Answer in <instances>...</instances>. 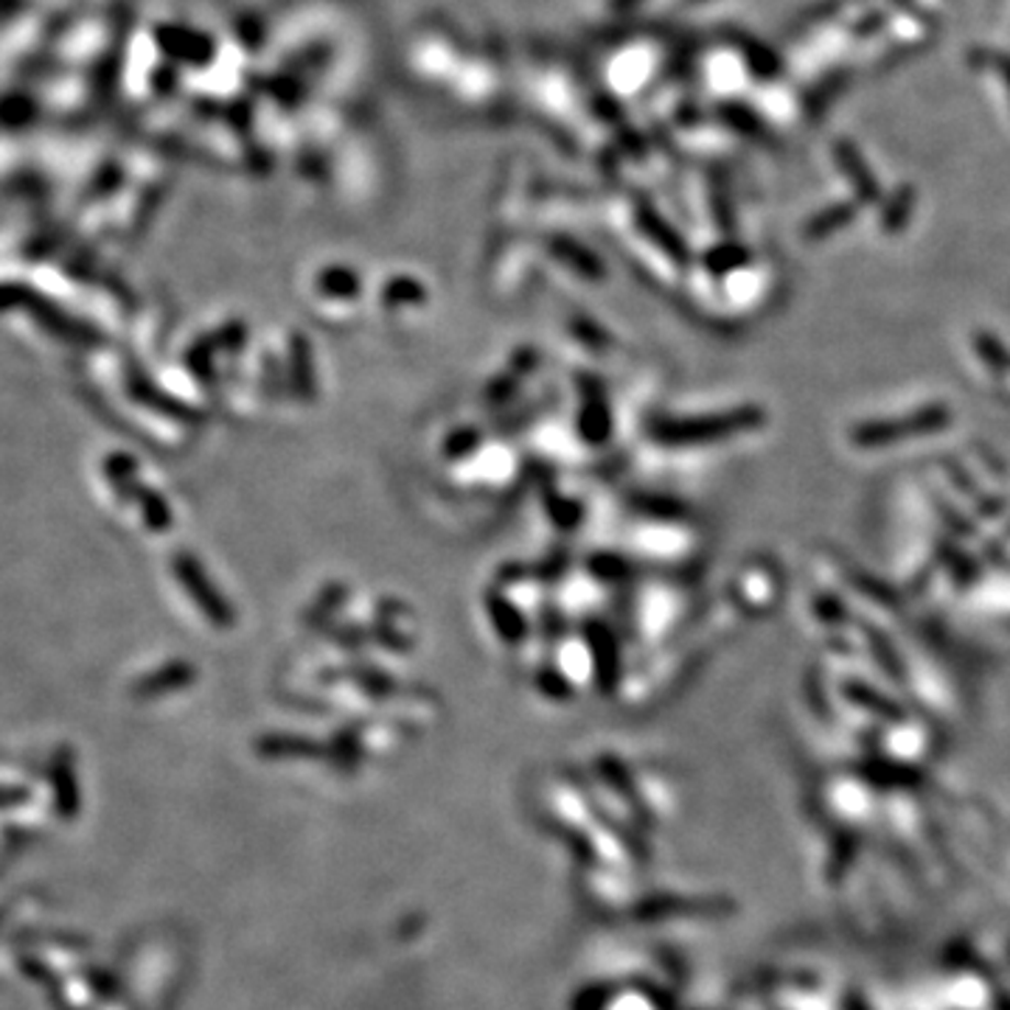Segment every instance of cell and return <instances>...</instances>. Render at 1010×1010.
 Returning a JSON list of instances; mask_svg holds the SVG:
<instances>
[{"label":"cell","instance_id":"cell-1","mask_svg":"<svg viewBox=\"0 0 1010 1010\" xmlns=\"http://www.w3.org/2000/svg\"><path fill=\"white\" fill-rule=\"evenodd\" d=\"M155 37L160 48L180 63L206 65L214 57V40L195 32V29H186V25H160Z\"/></svg>","mask_w":1010,"mask_h":1010},{"label":"cell","instance_id":"cell-2","mask_svg":"<svg viewBox=\"0 0 1010 1010\" xmlns=\"http://www.w3.org/2000/svg\"><path fill=\"white\" fill-rule=\"evenodd\" d=\"M637 3H641V0H615V9H632L637 7Z\"/></svg>","mask_w":1010,"mask_h":1010}]
</instances>
